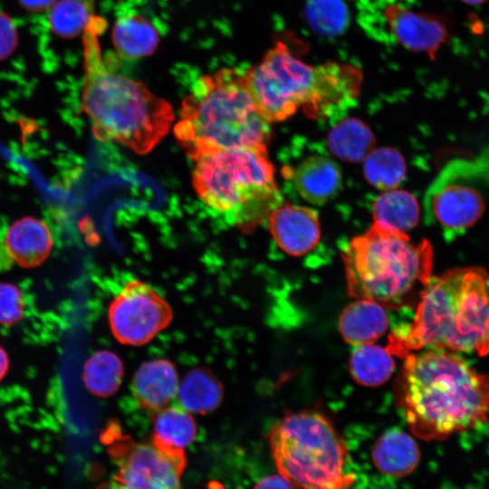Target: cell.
<instances>
[{
    "label": "cell",
    "instance_id": "obj_1",
    "mask_svg": "<svg viewBox=\"0 0 489 489\" xmlns=\"http://www.w3.org/2000/svg\"><path fill=\"white\" fill-rule=\"evenodd\" d=\"M399 399L411 431L442 440L484 423L489 415V377L456 352L426 348L406 356Z\"/></svg>",
    "mask_w": 489,
    "mask_h": 489
},
{
    "label": "cell",
    "instance_id": "obj_2",
    "mask_svg": "<svg viewBox=\"0 0 489 489\" xmlns=\"http://www.w3.org/2000/svg\"><path fill=\"white\" fill-rule=\"evenodd\" d=\"M105 27V22L92 14L82 34V109L97 139L114 141L145 154L169 130L174 120L173 110L142 82L115 72L107 63L99 41Z\"/></svg>",
    "mask_w": 489,
    "mask_h": 489
},
{
    "label": "cell",
    "instance_id": "obj_3",
    "mask_svg": "<svg viewBox=\"0 0 489 489\" xmlns=\"http://www.w3.org/2000/svg\"><path fill=\"white\" fill-rule=\"evenodd\" d=\"M489 353V274L481 268H456L431 276L407 331L390 336L391 354L426 349Z\"/></svg>",
    "mask_w": 489,
    "mask_h": 489
},
{
    "label": "cell",
    "instance_id": "obj_4",
    "mask_svg": "<svg viewBox=\"0 0 489 489\" xmlns=\"http://www.w3.org/2000/svg\"><path fill=\"white\" fill-rule=\"evenodd\" d=\"M361 79L360 71L350 64H307L281 42L244 73L248 92L270 123L299 109L312 118L338 119L357 101Z\"/></svg>",
    "mask_w": 489,
    "mask_h": 489
},
{
    "label": "cell",
    "instance_id": "obj_5",
    "mask_svg": "<svg viewBox=\"0 0 489 489\" xmlns=\"http://www.w3.org/2000/svg\"><path fill=\"white\" fill-rule=\"evenodd\" d=\"M270 122L248 92L244 73L223 68L200 77L184 99L174 127L177 141L187 156L266 146Z\"/></svg>",
    "mask_w": 489,
    "mask_h": 489
},
{
    "label": "cell",
    "instance_id": "obj_6",
    "mask_svg": "<svg viewBox=\"0 0 489 489\" xmlns=\"http://www.w3.org/2000/svg\"><path fill=\"white\" fill-rule=\"evenodd\" d=\"M342 257L348 294L393 309L418 302L433 267L427 241L414 243L374 224L350 241Z\"/></svg>",
    "mask_w": 489,
    "mask_h": 489
},
{
    "label": "cell",
    "instance_id": "obj_7",
    "mask_svg": "<svg viewBox=\"0 0 489 489\" xmlns=\"http://www.w3.org/2000/svg\"><path fill=\"white\" fill-rule=\"evenodd\" d=\"M194 188L225 224L250 232L283 203L266 146L218 150L197 158Z\"/></svg>",
    "mask_w": 489,
    "mask_h": 489
},
{
    "label": "cell",
    "instance_id": "obj_8",
    "mask_svg": "<svg viewBox=\"0 0 489 489\" xmlns=\"http://www.w3.org/2000/svg\"><path fill=\"white\" fill-rule=\"evenodd\" d=\"M269 445L279 474L292 489H350L356 480L344 443L321 413L284 416L272 428Z\"/></svg>",
    "mask_w": 489,
    "mask_h": 489
},
{
    "label": "cell",
    "instance_id": "obj_9",
    "mask_svg": "<svg viewBox=\"0 0 489 489\" xmlns=\"http://www.w3.org/2000/svg\"><path fill=\"white\" fill-rule=\"evenodd\" d=\"M422 208L425 223L447 238L467 232L489 209V167L478 160L449 161L428 186Z\"/></svg>",
    "mask_w": 489,
    "mask_h": 489
},
{
    "label": "cell",
    "instance_id": "obj_10",
    "mask_svg": "<svg viewBox=\"0 0 489 489\" xmlns=\"http://www.w3.org/2000/svg\"><path fill=\"white\" fill-rule=\"evenodd\" d=\"M101 439L114 461L117 481L124 489H183L181 477L187 465L184 450L155 440L137 442L114 421Z\"/></svg>",
    "mask_w": 489,
    "mask_h": 489
},
{
    "label": "cell",
    "instance_id": "obj_11",
    "mask_svg": "<svg viewBox=\"0 0 489 489\" xmlns=\"http://www.w3.org/2000/svg\"><path fill=\"white\" fill-rule=\"evenodd\" d=\"M108 318L118 341L141 346L170 323L173 313L157 291L139 280H131L110 302Z\"/></svg>",
    "mask_w": 489,
    "mask_h": 489
},
{
    "label": "cell",
    "instance_id": "obj_12",
    "mask_svg": "<svg viewBox=\"0 0 489 489\" xmlns=\"http://www.w3.org/2000/svg\"><path fill=\"white\" fill-rule=\"evenodd\" d=\"M283 176L298 196L313 206L332 200L342 185L339 164L322 153L309 155L294 166L284 167Z\"/></svg>",
    "mask_w": 489,
    "mask_h": 489
},
{
    "label": "cell",
    "instance_id": "obj_13",
    "mask_svg": "<svg viewBox=\"0 0 489 489\" xmlns=\"http://www.w3.org/2000/svg\"><path fill=\"white\" fill-rule=\"evenodd\" d=\"M266 224L275 243L288 254L304 255L319 244V215L309 206L283 204Z\"/></svg>",
    "mask_w": 489,
    "mask_h": 489
},
{
    "label": "cell",
    "instance_id": "obj_14",
    "mask_svg": "<svg viewBox=\"0 0 489 489\" xmlns=\"http://www.w3.org/2000/svg\"><path fill=\"white\" fill-rule=\"evenodd\" d=\"M385 17L392 34L411 51L434 53L447 38L446 25L435 17L392 5Z\"/></svg>",
    "mask_w": 489,
    "mask_h": 489
},
{
    "label": "cell",
    "instance_id": "obj_15",
    "mask_svg": "<svg viewBox=\"0 0 489 489\" xmlns=\"http://www.w3.org/2000/svg\"><path fill=\"white\" fill-rule=\"evenodd\" d=\"M5 247L12 264L33 268L43 264L50 255L53 235L45 222L25 216L5 230Z\"/></svg>",
    "mask_w": 489,
    "mask_h": 489
},
{
    "label": "cell",
    "instance_id": "obj_16",
    "mask_svg": "<svg viewBox=\"0 0 489 489\" xmlns=\"http://www.w3.org/2000/svg\"><path fill=\"white\" fill-rule=\"evenodd\" d=\"M178 376L168 360H153L143 363L136 371L131 391L138 405L148 411L158 412L177 396Z\"/></svg>",
    "mask_w": 489,
    "mask_h": 489
},
{
    "label": "cell",
    "instance_id": "obj_17",
    "mask_svg": "<svg viewBox=\"0 0 489 489\" xmlns=\"http://www.w3.org/2000/svg\"><path fill=\"white\" fill-rule=\"evenodd\" d=\"M388 327V318L384 306L366 299H356L350 303L339 320L342 338L354 346L373 343Z\"/></svg>",
    "mask_w": 489,
    "mask_h": 489
},
{
    "label": "cell",
    "instance_id": "obj_18",
    "mask_svg": "<svg viewBox=\"0 0 489 489\" xmlns=\"http://www.w3.org/2000/svg\"><path fill=\"white\" fill-rule=\"evenodd\" d=\"M372 460L387 477H403L412 473L420 459L418 446L405 432L392 428L382 434L372 449Z\"/></svg>",
    "mask_w": 489,
    "mask_h": 489
},
{
    "label": "cell",
    "instance_id": "obj_19",
    "mask_svg": "<svg viewBox=\"0 0 489 489\" xmlns=\"http://www.w3.org/2000/svg\"><path fill=\"white\" fill-rule=\"evenodd\" d=\"M159 35L153 24L138 14L120 16L112 29V42L124 57L137 59L150 55L158 44Z\"/></svg>",
    "mask_w": 489,
    "mask_h": 489
},
{
    "label": "cell",
    "instance_id": "obj_20",
    "mask_svg": "<svg viewBox=\"0 0 489 489\" xmlns=\"http://www.w3.org/2000/svg\"><path fill=\"white\" fill-rule=\"evenodd\" d=\"M420 207L414 196L404 190H387L372 207L374 225L391 232L406 233L418 222Z\"/></svg>",
    "mask_w": 489,
    "mask_h": 489
},
{
    "label": "cell",
    "instance_id": "obj_21",
    "mask_svg": "<svg viewBox=\"0 0 489 489\" xmlns=\"http://www.w3.org/2000/svg\"><path fill=\"white\" fill-rule=\"evenodd\" d=\"M181 408L190 413L206 414L215 410L223 399V388L208 369L189 371L177 389Z\"/></svg>",
    "mask_w": 489,
    "mask_h": 489
},
{
    "label": "cell",
    "instance_id": "obj_22",
    "mask_svg": "<svg viewBox=\"0 0 489 489\" xmlns=\"http://www.w3.org/2000/svg\"><path fill=\"white\" fill-rule=\"evenodd\" d=\"M349 368L358 383L375 387L389 379L395 362L387 348L368 343L355 346L350 358Z\"/></svg>",
    "mask_w": 489,
    "mask_h": 489
},
{
    "label": "cell",
    "instance_id": "obj_23",
    "mask_svg": "<svg viewBox=\"0 0 489 489\" xmlns=\"http://www.w3.org/2000/svg\"><path fill=\"white\" fill-rule=\"evenodd\" d=\"M375 139L370 129L361 121L346 119L336 124L328 136V146L339 158L360 161L373 150Z\"/></svg>",
    "mask_w": 489,
    "mask_h": 489
},
{
    "label": "cell",
    "instance_id": "obj_24",
    "mask_svg": "<svg viewBox=\"0 0 489 489\" xmlns=\"http://www.w3.org/2000/svg\"><path fill=\"white\" fill-rule=\"evenodd\" d=\"M123 372L122 361L115 353L101 350L86 361L82 379L90 392L98 397H108L118 390Z\"/></svg>",
    "mask_w": 489,
    "mask_h": 489
},
{
    "label": "cell",
    "instance_id": "obj_25",
    "mask_svg": "<svg viewBox=\"0 0 489 489\" xmlns=\"http://www.w3.org/2000/svg\"><path fill=\"white\" fill-rule=\"evenodd\" d=\"M157 413L153 422L155 440L182 450L194 441L197 425L190 412L181 407H168Z\"/></svg>",
    "mask_w": 489,
    "mask_h": 489
},
{
    "label": "cell",
    "instance_id": "obj_26",
    "mask_svg": "<svg viewBox=\"0 0 489 489\" xmlns=\"http://www.w3.org/2000/svg\"><path fill=\"white\" fill-rule=\"evenodd\" d=\"M364 174L379 189L396 188L406 176V164L399 152L389 148L372 150L365 158Z\"/></svg>",
    "mask_w": 489,
    "mask_h": 489
},
{
    "label": "cell",
    "instance_id": "obj_27",
    "mask_svg": "<svg viewBox=\"0 0 489 489\" xmlns=\"http://www.w3.org/2000/svg\"><path fill=\"white\" fill-rule=\"evenodd\" d=\"M90 7L85 0H57L48 15L51 31L63 39L82 34L92 15Z\"/></svg>",
    "mask_w": 489,
    "mask_h": 489
},
{
    "label": "cell",
    "instance_id": "obj_28",
    "mask_svg": "<svg viewBox=\"0 0 489 489\" xmlns=\"http://www.w3.org/2000/svg\"><path fill=\"white\" fill-rule=\"evenodd\" d=\"M306 17L314 30L327 35L340 34L349 21L348 9L341 0H309Z\"/></svg>",
    "mask_w": 489,
    "mask_h": 489
},
{
    "label": "cell",
    "instance_id": "obj_29",
    "mask_svg": "<svg viewBox=\"0 0 489 489\" xmlns=\"http://www.w3.org/2000/svg\"><path fill=\"white\" fill-rule=\"evenodd\" d=\"M24 298L20 289L10 283H0V324L12 325L24 313Z\"/></svg>",
    "mask_w": 489,
    "mask_h": 489
},
{
    "label": "cell",
    "instance_id": "obj_30",
    "mask_svg": "<svg viewBox=\"0 0 489 489\" xmlns=\"http://www.w3.org/2000/svg\"><path fill=\"white\" fill-rule=\"evenodd\" d=\"M18 44L15 23L6 14L0 12V62L9 57Z\"/></svg>",
    "mask_w": 489,
    "mask_h": 489
},
{
    "label": "cell",
    "instance_id": "obj_31",
    "mask_svg": "<svg viewBox=\"0 0 489 489\" xmlns=\"http://www.w3.org/2000/svg\"><path fill=\"white\" fill-rule=\"evenodd\" d=\"M254 489H292L281 475H271L259 480Z\"/></svg>",
    "mask_w": 489,
    "mask_h": 489
},
{
    "label": "cell",
    "instance_id": "obj_32",
    "mask_svg": "<svg viewBox=\"0 0 489 489\" xmlns=\"http://www.w3.org/2000/svg\"><path fill=\"white\" fill-rule=\"evenodd\" d=\"M22 7L33 12L41 13L50 10L57 0H18Z\"/></svg>",
    "mask_w": 489,
    "mask_h": 489
},
{
    "label": "cell",
    "instance_id": "obj_33",
    "mask_svg": "<svg viewBox=\"0 0 489 489\" xmlns=\"http://www.w3.org/2000/svg\"><path fill=\"white\" fill-rule=\"evenodd\" d=\"M350 489H391L389 483L380 480H369L362 478L356 484V480Z\"/></svg>",
    "mask_w": 489,
    "mask_h": 489
},
{
    "label": "cell",
    "instance_id": "obj_34",
    "mask_svg": "<svg viewBox=\"0 0 489 489\" xmlns=\"http://www.w3.org/2000/svg\"><path fill=\"white\" fill-rule=\"evenodd\" d=\"M5 231L0 225V270H5L12 266L5 247Z\"/></svg>",
    "mask_w": 489,
    "mask_h": 489
},
{
    "label": "cell",
    "instance_id": "obj_35",
    "mask_svg": "<svg viewBox=\"0 0 489 489\" xmlns=\"http://www.w3.org/2000/svg\"><path fill=\"white\" fill-rule=\"evenodd\" d=\"M9 367V359L6 351L0 346V381L7 373Z\"/></svg>",
    "mask_w": 489,
    "mask_h": 489
},
{
    "label": "cell",
    "instance_id": "obj_36",
    "mask_svg": "<svg viewBox=\"0 0 489 489\" xmlns=\"http://www.w3.org/2000/svg\"><path fill=\"white\" fill-rule=\"evenodd\" d=\"M96 489H124L117 481L104 482Z\"/></svg>",
    "mask_w": 489,
    "mask_h": 489
},
{
    "label": "cell",
    "instance_id": "obj_37",
    "mask_svg": "<svg viewBox=\"0 0 489 489\" xmlns=\"http://www.w3.org/2000/svg\"><path fill=\"white\" fill-rule=\"evenodd\" d=\"M468 5H480L487 0H461Z\"/></svg>",
    "mask_w": 489,
    "mask_h": 489
},
{
    "label": "cell",
    "instance_id": "obj_38",
    "mask_svg": "<svg viewBox=\"0 0 489 489\" xmlns=\"http://www.w3.org/2000/svg\"><path fill=\"white\" fill-rule=\"evenodd\" d=\"M442 489H456V488L452 485H444Z\"/></svg>",
    "mask_w": 489,
    "mask_h": 489
}]
</instances>
